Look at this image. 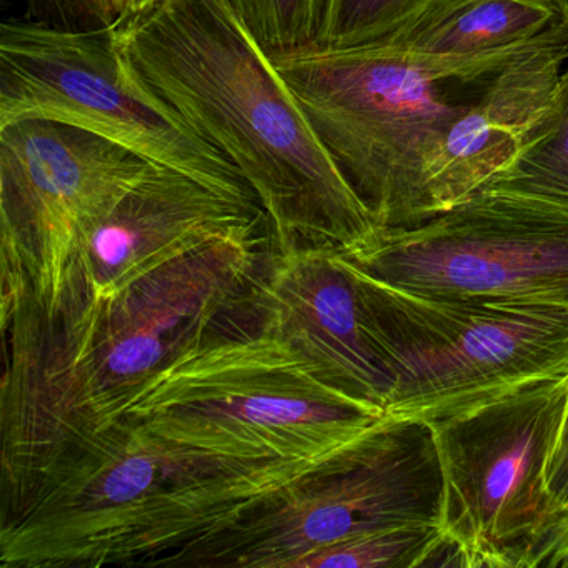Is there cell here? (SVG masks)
I'll return each instance as SVG.
<instances>
[{"mask_svg": "<svg viewBox=\"0 0 568 568\" xmlns=\"http://www.w3.org/2000/svg\"><path fill=\"white\" fill-rule=\"evenodd\" d=\"M258 231H268L258 205L242 204L184 172L152 164L75 255L49 314L62 304L112 297L195 248Z\"/></svg>", "mask_w": 568, "mask_h": 568, "instance_id": "12", "label": "cell"}, {"mask_svg": "<svg viewBox=\"0 0 568 568\" xmlns=\"http://www.w3.org/2000/svg\"><path fill=\"white\" fill-rule=\"evenodd\" d=\"M335 452L315 460H239L119 418L2 488V567H169Z\"/></svg>", "mask_w": 568, "mask_h": 568, "instance_id": "3", "label": "cell"}, {"mask_svg": "<svg viewBox=\"0 0 568 568\" xmlns=\"http://www.w3.org/2000/svg\"><path fill=\"white\" fill-rule=\"evenodd\" d=\"M29 119L94 132L225 197L261 207L241 171L132 72L115 26L71 31L38 21L2 24L0 128Z\"/></svg>", "mask_w": 568, "mask_h": 568, "instance_id": "8", "label": "cell"}, {"mask_svg": "<svg viewBox=\"0 0 568 568\" xmlns=\"http://www.w3.org/2000/svg\"><path fill=\"white\" fill-rule=\"evenodd\" d=\"M385 415L328 384L311 358L275 335L261 301L248 321L152 378L124 417L199 450L278 462L327 457Z\"/></svg>", "mask_w": 568, "mask_h": 568, "instance_id": "5", "label": "cell"}, {"mask_svg": "<svg viewBox=\"0 0 568 568\" xmlns=\"http://www.w3.org/2000/svg\"><path fill=\"white\" fill-rule=\"evenodd\" d=\"M258 44L267 51H292L314 44L324 0H227Z\"/></svg>", "mask_w": 568, "mask_h": 568, "instance_id": "18", "label": "cell"}, {"mask_svg": "<svg viewBox=\"0 0 568 568\" xmlns=\"http://www.w3.org/2000/svg\"><path fill=\"white\" fill-rule=\"evenodd\" d=\"M265 324L311 358L328 384L387 412L392 377L361 287L335 252H275L261 292Z\"/></svg>", "mask_w": 568, "mask_h": 568, "instance_id": "13", "label": "cell"}, {"mask_svg": "<svg viewBox=\"0 0 568 568\" xmlns=\"http://www.w3.org/2000/svg\"><path fill=\"white\" fill-rule=\"evenodd\" d=\"M547 491L558 517L568 515V395L557 442L547 465Z\"/></svg>", "mask_w": 568, "mask_h": 568, "instance_id": "21", "label": "cell"}, {"mask_svg": "<svg viewBox=\"0 0 568 568\" xmlns=\"http://www.w3.org/2000/svg\"><path fill=\"white\" fill-rule=\"evenodd\" d=\"M342 261L390 372L392 417L432 424L568 375L565 305L430 297Z\"/></svg>", "mask_w": 568, "mask_h": 568, "instance_id": "6", "label": "cell"}, {"mask_svg": "<svg viewBox=\"0 0 568 568\" xmlns=\"http://www.w3.org/2000/svg\"><path fill=\"white\" fill-rule=\"evenodd\" d=\"M32 21L71 31L114 28L121 19L111 0H28Z\"/></svg>", "mask_w": 568, "mask_h": 568, "instance_id": "19", "label": "cell"}, {"mask_svg": "<svg viewBox=\"0 0 568 568\" xmlns=\"http://www.w3.org/2000/svg\"><path fill=\"white\" fill-rule=\"evenodd\" d=\"M567 395L565 375L432 422L444 475L442 531L468 551L471 567L520 568L557 520L547 465Z\"/></svg>", "mask_w": 568, "mask_h": 568, "instance_id": "11", "label": "cell"}, {"mask_svg": "<svg viewBox=\"0 0 568 568\" xmlns=\"http://www.w3.org/2000/svg\"><path fill=\"white\" fill-rule=\"evenodd\" d=\"M450 0H324L314 45L357 49L390 44Z\"/></svg>", "mask_w": 568, "mask_h": 568, "instance_id": "16", "label": "cell"}, {"mask_svg": "<svg viewBox=\"0 0 568 568\" xmlns=\"http://www.w3.org/2000/svg\"><path fill=\"white\" fill-rule=\"evenodd\" d=\"M444 475L430 424L385 415L321 468L171 567L298 568L322 548L405 525L442 528Z\"/></svg>", "mask_w": 568, "mask_h": 568, "instance_id": "7", "label": "cell"}, {"mask_svg": "<svg viewBox=\"0 0 568 568\" xmlns=\"http://www.w3.org/2000/svg\"><path fill=\"white\" fill-rule=\"evenodd\" d=\"M341 255L414 294L568 307V215L488 189Z\"/></svg>", "mask_w": 568, "mask_h": 568, "instance_id": "10", "label": "cell"}, {"mask_svg": "<svg viewBox=\"0 0 568 568\" xmlns=\"http://www.w3.org/2000/svg\"><path fill=\"white\" fill-rule=\"evenodd\" d=\"M520 568H568V515L558 517L535 538Z\"/></svg>", "mask_w": 568, "mask_h": 568, "instance_id": "20", "label": "cell"}, {"mask_svg": "<svg viewBox=\"0 0 568 568\" xmlns=\"http://www.w3.org/2000/svg\"><path fill=\"white\" fill-rule=\"evenodd\" d=\"M554 4L557 6L561 19H564L565 24L568 26V0H554Z\"/></svg>", "mask_w": 568, "mask_h": 568, "instance_id": "24", "label": "cell"}, {"mask_svg": "<svg viewBox=\"0 0 568 568\" xmlns=\"http://www.w3.org/2000/svg\"><path fill=\"white\" fill-rule=\"evenodd\" d=\"M112 8L118 12L119 19H124L131 11L132 0H111Z\"/></svg>", "mask_w": 568, "mask_h": 568, "instance_id": "22", "label": "cell"}, {"mask_svg": "<svg viewBox=\"0 0 568 568\" xmlns=\"http://www.w3.org/2000/svg\"><path fill=\"white\" fill-rule=\"evenodd\" d=\"M158 0H132L131 11H129L128 16L134 14V12L144 11V9L151 8L154 6ZM125 16V18H128Z\"/></svg>", "mask_w": 568, "mask_h": 568, "instance_id": "23", "label": "cell"}, {"mask_svg": "<svg viewBox=\"0 0 568 568\" xmlns=\"http://www.w3.org/2000/svg\"><path fill=\"white\" fill-rule=\"evenodd\" d=\"M152 162L94 132L48 119L0 128L2 311L49 314L92 232Z\"/></svg>", "mask_w": 568, "mask_h": 568, "instance_id": "9", "label": "cell"}, {"mask_svg": "<svg viewBox=\"0 0 568 568\" xmlns=\"http://www.w3.org/2000/svg\"><path fill=\"white\" fill-rule=\"evenodd\" d=\"M558 22L564 19L554 0H450L384 45L432 55L481 54L530 41Z\"/></svg>", "mask_w": 568, "mask_h": 568, "instance_id": "14", "label": "cell"}, {"mask_svg": "<svg viewBox=\"0 0 568 568\" xmlns=\"http://www.w3.org/2000/svg\"><path fill=\"white\" fill-rule=\"evenodd\" d=\"M115 34L132 72L244 175L278 255L374 242L381 229L227 0H158Z\"/></svg>", "mask_w": 568, "mask_h": 568, "instance_id": "2", "label": "cell"}, {"mask_svg": "<svg viewBox=\"0 0 568 568\" xmlns=\"http://www.w3.org/2000/svg\"><path fill=\"white\" fill-rule=\"evenodd\" d=\"M440 535L437 525H405L374 531L314 551L298 568H418Z\"/></svg>", "mask_w": 568, "mask_h": 568, "instance_id": "17", "label": "cell"}, {"mask_svg": "<svg viewBox=\"0 0 568 568\" xmlns=\"http://www.w3.org/2000/svg\"><path fill=\"white\" fill-rule=\"evenodd\" d=\"M541 36L471 55L314 44L268 55L375 224L398 229L437 215L435 182L455 125Z\"/></svg>", "mask_w": 568, "mask_h": 568, "instance_id": "4", "label": "cell"}, {"mask_svg": "<svg viewBox=\"0 0 568 568\" xmlns=\"http://www.w3.org/2000/svg\"><path fill=\"white\" fill-rule=\"evenodd\" d=\"M480 189L568 215V58L548 108L517 154Z\"/></svg>", "mask_w": 568, "mask_h": 568, "instance_id": "15", "label": "cell"}, {"mask_svg": "<svg viewBox=\"0 0 568 568\" xmlns=\"http://www.w3.org/2000/svg\"><path fill=\"white\" fill-rule=\"evenodd\" d=\"M274 254L268 231L232 235L109 298L62 304L49 315L2 311V488L124 417L182 355L257 314Z\"/></svg>", "mask_w": 568, "mask_h": 568, "instance_id": "1", "label": "cell"}]
</instances>
